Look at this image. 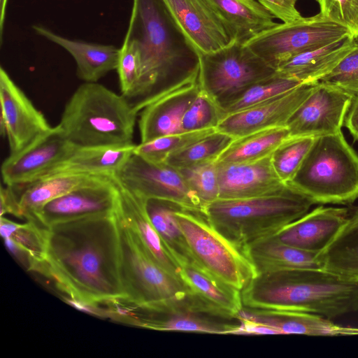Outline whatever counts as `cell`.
Here are the masks:
<instances>
[{
    "mask_svg": "<svg viewBox=\"0 0 358 358\" xmlns=\"http://www.w3.org/2000/svg\"><path fill=\"white\" fill-rule=\"evenodd\" d=\"M45 241L40 274L59 290L98 310L124 300L115 213L55 224L45 229Z\"/></svg>",
    "mask_w": 358,
    "mask_h": 358,
    "instance_id": "6da1fadb",
    "label": "cell"
},
{
    "mask_svg": "<svg viewBox=\"0 0 358 358\" xmlns=\"http://www.w3.org/2000/svg\"><path fill=\"white\" fill-rule=\"evenodd\" d=\"M126 36L135 43L139 55L138 89L132 103L138 113L199 77V54L176 28L161 0H133Z\"/></svg>",
    "mask_w": 358,
    "mask_h": 358,
    "instance_id": "7a4b0ae2",
    "label": "cell"
},
{
    "mask_svg": "<svg viewBox=\"0 0 358 358\" xmlns=\"http://www.w3.org/2000/svg\"><path fill=\"white\" fill-rule=\"evenodd\" d=\"M241 292L248 308L300 311L328 319L358 311V280L322 268L257 273Z\"/></svg>",
    "mask_w": 358,
    "mask_h": 358,
    "instance_id": "3957f363",
    "label": "cell"
},
{
    "mask_svg": "<svg viewBox=\"0 0 358 358\" xmlns=\"http://www.w3.org/2000/svg\"><path fill=\"white\" fill-rule=\"evenodd\" d=\"M138 113L122 94L84 83L66 102L57 124L74 147L134 145Z\"/></svg>",
    "mask_w": 358,
    "mask_h": 358,
    "instance_id": "277c9868",
    "label": "cell"
},
{
    "mask_svg": "<svg viewBox=\"0 0 358 358\" xmlns=\"http://www.w3.org/2000/svg\"><path fill=\"white\" fill-rule=\"evenodd\" d=\"M314 203L287 185L268 195L243 199H218L204 213L210 223L243 251L248 245L271 237L306 214Z\"/></svg>",
    "mask_w": 358,
    "mask_h": 358,
    "instance_id": "5b68a950",
    "label": "cell"
},
{
    "mask_svg": "<svg viewBox=\"0 0 358 358\" xmlns=\"http://www.w3.org/2000/svg\"><path fill=\"white\" fill-rule=\"evenodd\" d=\"M287 184L314 203H352L358 198V155L342 131L317 136Z\"/></svg>",
    "mask_w": 358,
    "mask_h": 358,
    "instance_id": "8992f818",
    "label": "cell"
},
{
    "mask_svg": "<svg viewBox=\"0 0 358 358\" xmlns=\"http://www.w3.org/2000/svg\"><path fill=\"white\" fill-rule=\"evenodd\" d=\"M119 241V271L124 299L134 307L155 305L193 291L183 279L157 264L115 210Z\"/></svg>",
    "mask_w": 358,
    "mask_h": 358,
    "instance_id": "52a82bcc",
    "label": "cell"
},
{
    "mask_svg": "<svg viewBox=\"0 0 358 358\" xmlns=\"http://www.w3.org/2000/svg\"><path fill=\"white\" fill-rule=\"evenodd\" d=\"M194 261L241 291L257 272L246 253L222 235L205 213L180 207L175 212Z\"/></svg>",
    "mask_w": 358,
    "mask_h": 358,
    "instance_id": "ba28073f",
    "label": "cell"
},
{
    "mask_svg": "<svg viewBox=\"0 0 358 358\" xmlns=\"http://www.w3.org/2000/svg\"><path fill=\"white\" fill-rule=\"evenodd\" d=\"M129 323L166 331L236 334L242 321L194 291L150 306H131Z\"/></svg>",
    "mask_w": 358,
    "mask_h": 358,
    "instance_id": "9c48e42d",
    "label": "cell"
},
{
    "mask_svg": "<svg viewBox=\"0 0 358 358\" xmlns=\"http://www.w3.org/2000/svg\"><path fill=\"white\" fill-rule=\"evenodd\" d=\"M199 56L201 90L222 109L252 85L276 72L246 45L233 41Z\"/></svg>",
    "mask_w": 358,
    "mask_h": 358,
    "instance_id": "30bf717a",
    "label": "cell"
},
{
    "mask_svg": "<svg viewBox=\"0 0 358 358\" xmlns=\"http://www.w3.org/2000/svg\"><path fill=\"white\" fill-rule=\"evenodd\" d=\"M346 38H355L348 28L330 21L320 13L292 22L278 23L245 45L275 69L295 55Z\"/></svg>",
    "mask_w": 358,
    "mask_h": 358,
    "instance_id": "8fae6325",
    "label": "cell"
},
{
    "mask_svg": "<svg viewBox=\"0 0 358 358\" xmlns=\"http://www.w3.org/2000/svg\"><path fill=\"white\" fill-rule=\"evenodd\" d=\"M115 177L123 186L144 199L168 200L183 208L204 213L205 205L179 169L165 162L153 163L134 153Z\"/></svg>",
    "mask_w": 358,
    "mask_h": 358,
    "instance_id": "7c38bea8",
    "label": "cell"
},
{
    "mask_svg": "<svg viewBox=\"0 0 358 358\" xmlns=\"http://www.w3.org/2000/svg\"><path fill=\"white\" fill-rule=\"evenodd\" d=\"M118 194L115 176H101L92 182L50 201L34 215L32 222L48 228L55 224L115 213Z\"/></svg>",
    "mask_w": 358,
    "mask_h": 358,
    "instance_id": "4fadbf2b",
    "label": "cell"
},
{
    "mask_svg": "<svg viewBox=\"0 0 358 358\" xmlns=\"http://www.w3.org/2000/svg\"><path fill=\"white\" fill-rule=\"evenodd\" d=\"M0 103L1 134L7 138L10 155L24 150L53 127L3 67Z\"/></svg>",
    "mask_w": 358,
    "mask_h": 358,
    "instance_id": "5bb4252c",
    "label": "cell"
},
{
    "mask_svg": "<svg viewBox=\"0 0 358 358\" xmlns=\"http://www.w3.org/2000/svg\"><path fill=\"white\" fill-rule=\"evenodd\" d=\"M352 96L317 82L288 120L290 136H320L341 131Z\"/></svg>",
    "mask_w": 358,
    "mask_h": 358,
    "instance_id": "9a60e30c",
    "label": "cell"
},
{
    "mask_svg": "<svg viewBox=\"0 0 358 358\" xmlns=\"http://www.w3.org/2000/svg\"><path fill=\"white\" fill-rule=\"evenodd\" d=\"M58 125L20 152L9 155L1 171L5 185L19 186L47 173L73 149Z\"/></svg>",
    "mask_w": 358,
    "mask_h": 358,
    "instance_id": "2e32d148",
    "label": "cell"
},
{
    "mask_svg": "<svg viewBox=\"0 0 358 358\" xmlns=\"http://www.w3.org/2000/svg\"><path fill=\"white\" fill-rule=\"evenodd\" d=\"M176 28L199 55L215 51L231 41L204 0H161Z\"/></svg>",
    "mask_w": 358,
    "mask_h": 358,
    "instance_id": "e0dca14e",
    "label": "cell"
},
{
    "mask_svg": "<svg viewBox=\"0 0 358 358\" xmlns=\"http://www.w3.org/2000/svg\"><path fill=\"white\" fill-rule=\"evenodd\" d=\"M316 83H303L269 101L227 115L216 130L236 138L268 128L285 127Z\"/></svg>",
    "mask_w": 358,
    "mask_h": 358,
    "instance_id": "ac0fdd59",
    "label": "cell"
},
{
    "mask_svg": "<svg viewBox=\"0 0 358 358\" xmlns=\"http://www.w3.org/2000/svg\"><path fill=\"white\" fill-rule=\"evenodd\" d=\"M217 163L219 199H243L271 194L287 184L276 174L271 155L240 163Z\"/></svg>",
    "mask_w": 358,
    "mask_h": 358,
    "instance_id": "d6986e66",
    "label": "cell"
},
{
    "mask_svg": "<svg viewBox=\"0 0 358 358\" xmlns=\"http://www.w3.org/2000/svg\"><path fill=\"white\" fill-rule=\"evenodd\" d=\"M201 87L199 77L185 83L143 108L138 113L141 143L178 134L182 119Z\"/></svg>",
    "mask_w": 358,
    "mask_h": 358,
    "instance_id": "ffe728a7",
    "label": "cell"
},
{
    "mask_svg": "<svg viewBox=\"0 0 358 358\" xmlns=\"http://www.w3.org/2000/svg\"><path fill=\"white\" fill-rule=\"evenodd\" d=\"M348 215L346 208L321 206L289 224L273 236L289 246L317 254L329 244Z\"/></svg>",
    "mask_w": 358,
    "mask_h": 358,
    "instance_id": "44dd1931",
    "label": "cell"
},
{
    "mask_svg": "<svg viewBox=\"0 0 358 358\" xmlns=\"http://www.w3.org/2000/svg\"><path fill=\"white\" fill-rule=\"evenodd\" d=\"M236 316L241 320L266 326L278 334L308 336H358V327L343 326L309 313L243 307Z\"/></svg>",
    "mask_w": 358,
    "mask_h": 358,
    "instance_id": "7402d4cb",
    "label": "cell"
},
{
    "mask_svg": "<svg viewBox=\"0 0 358 358\" xmlns=\"http://www.w3.org/2000/svg\"><path fill=\"white\" fill-rule=\"evenodd\" d=\"M117 183L115 211L149 257L169 273L182 278L181 266L169 254L148 217L145 208V199L126 188L118 180Z\"/></svg>",
    "mask_w": 358,
    "mask_h": 358,
    "instance_id": "603a6c76",
    "label": "cell"
},
{
    "mask_svg": "<svg viewBox=\"0 0 358 358\" xmlns=\"http://www.w3.org/2000/svg\"><path fill=\"white\" fill-rule=\"evenodd\" d=\"M38 35L59 45L74 59L77 76L84 83H97L117 67L120 49L113 45H103L65 38L41 25H34Z\"/></svg>",
    "mask_w": 358,
    "mask_h": 358,
    "instance_id": "cb8c5ba5",
    "label": "cell"
},
{
    "mask_svg": "<svg viewBox=\"0 0 358 358\" xmlns=\"http://www.w3.org/2000/svg\"><path fill=\"white\" fill-rule=\"evenodd\" d=\"M231 41L245 44L275 26V17L257 0H204Z\"/></svg>",
    "mask_w": 358,
    "mask_h": 358,
    "instance_id": "d4e9b609",
    "label": "cell"
},
{
    "mask_svg": "<svg viewBox=\"0 0 358 358\" xmlns=\"http://www.w3.org/2000/svg\"><path fill=\"white\" fill-rule=\"evenodd\" d=\"M356 43V39L346 38L299 53L281 62L275 70L302 83H317L338 65Z\"/></svg>",
    "mask_w": 358,
    "mask_h": 358,
    "instance_id": "484cf974",
    "label": "cell"
},
{
    "mask_svg": "<svg viewBox=\"0 0 358 358\" xmlns=\"http://www.w3.org/2000/svg\"><path fill=\"white\" fill-rule=\"evenodd\" d=\"M135 145L74 147L44 176L69 173L114 176L132 156Z\"/></svg>",
    "mask_w": 358,
    "mask_h": 358,
    "instance_id": "4316f807",
    "label": "cell"
},
{
    "mask_svg": "<svg viewBox=\"0 0 358 358\" xmlns=\"http://www.w3.org/2000/svg\"><path fill=\"white\" fill-rule=\"evenodd\" d=\"M101 176L59 173L38 178L24 185L13 187L17 192L22 216L32 221L35 214L50 201L89 183Z\"/></svg>",
    "mask_w": 358,
    "mask_h": 358,
    "instance_id": "83f0119b",
    "label": "cell"
},
{
    "mask_svg": "<svg viewBox=\"0 0 358 358\" xmlns=\"http://www.w3.org/2000/svg\"><path fill=\"white\" fill-rule=\"evenodd\" d=\"M317 259L320 268L358 280V207L329 244L317 253Z\"/></svg>",
    "mask_w": 358,
    "mask_h": 358,
    "instance_id": "f1b7e54d",
    "label": "cell"
},
{
    "mask_svg": "<svg viewBox=\"0 0 358 358\" xmlns=\"http://www.w3.org/2000/svg\"><path fill=\"white\" fill-rule=\"evenodd\" d=\"M244 252L257 273L295 268H320L317 253L289 246L274 236L248 245Z\"/></svg>",
    "mask_w": 358,
    "mask_h": 358,
    "instance_id": "f546056e",
    "label": "cell"
},
{
    "mask_svg": "<svg viewBox=\"0 0 358 358\" xmlns=\"http://www.w3.org/2000/svg\"><path fill=\"white\" fill-rule=\"evenodd\" d=\"M180 207L168 200L145 199V208L152 224L169 254L182 268L195 261L175 215Z\"/></svg>",
    "mask_w": 358,
    "mask_h": 358,
    "instance_id": "4dcf8cb0",
    "label": "cell"
},
{
    "mask_svg": "<svg viewBox=\"0 0 358 358\" xmlns=\"http://www.w3.org/2000/svg\"><path fill=\"white\" fill-rule=\"evenodd\" d=\"M181 277L194 292L226 311L236 315L243 307L241 291L222 281L196 262L182 267Z\"/></svg>",
    "mask_w": 358,
    "mask_h": 358,
    "instance_id": "1f68e13d",
    "label": "cell"
},
{
    "mask_svg": "<svg viewBox=\"0 0 358 358\" xmlns=\"http://www.w3.org/2000/svg\"><path fill=\"white\" fill-rule=\"evenodd\" d=\"M290 136L288 128L277 127L236 138L220 154L216 162L240 163L256 161L271 155Z\"/></svg>",
    "mask_w": 358,
    "mask_h": 358,
    "instance_id": "d6a6232c",
    "label": "cell"
},
{
    "mask_svg": "<svg viewBox=\"0 0 358 358\" xmlns=\"http://www.w3.org/2000/svg\"><path fill=\"white\" fill-rule=\"evenodd\" d=\"M301 84L299 80L276 71L271 76L252 85L238 98L222 109L224 117L279 96Z\"/></svg>",
    "mask_w": 358,
    "mask_h": 358,
    "instance_id": "836d02e7",
    "label": "cell"
},
{
    "mask_svg": "<svg viewBox=\"0 0 358 358\" xmlns=\"http://www.w3.org/2000/svg\"><path fill=\"white\" fill-rule=\"evenodd\" d=\"M234 138L215 130L196 142L171 154L164 161L177 169L196 164L216 162Z\"/></svg>",
    "mask_w": 358,
    "mask_h": 358,
    "instance_id": "e575fe53",
    "label": "cell"
},
{
    "mask_svg": "<svg viewBox=\"0 0 358 358\" xmlns=\"http://www.w3.org/2000/svg\"><path fill=\"white\" fill-rule=\"evenodd\" d=\"M315 138L310 136H289L271 154L273 167L283 182L287 184L294 176Z\"/></svg>",
    "mask_w": 358,
    "mask_h": 358,
    "instance_id": "d590c367",
    "label": "cell"
},
{
    "mask_svg": "<svg viewBox=\"0 0 358 358\" xmlns=\"http://www.w3.org/2000/svg\"><path fill=\"white\" fill-rule=\"evenodd\" d=\"M216 129L186 131L164 136L135 145L134 153L153 162L162 163L172 153L196 142Z\"/></svg>",
    "mask_w": 358,
    "mask_h": 358,
    "instance_id": "8d00e7d4",
    "label": "cell"
},
{
    "mask_svg": "<svg viewBox=\"0 0 358 358\" xmlns=\"http://www.w3.org/2000/svg\"><path fill=\"white\" fill-rule=\"evenodd\" d=\"M223 118L222 108L201 90L184 113L182 131L186 132L216 129Z\"/></svg>",
    "mask_w": 358,
    "mask_h": 358,
    "instance_id": "74e56055",
    "label": "cell"
},
{
    "mask_svg": "<svg viewBox=\"0 0 358 358\" xmlns=\"http://www.w3.org/2000/svg\"><path fill=\"white\" fill-rule=\"evenodd\" d=\"M184 179L205 205L219 199L216 162L196 164L178 169Z\"/></svg>",
    "mask_w": 358,
    "mask_h": 358,
    "instance_id": "f35d334b",
    "label": "cell"
},
{
    "mask_svg": "<svg viewBox=\"0 0 358 358\" xmlns=\"http://www.w3.org/2000/svg\"><path fill=\"white\" fill-rule=\"evenodd\" d=\"M45 229L30 221L25 224L18 223L8 238L29 256V271H38L45 260Z\"/></svg>",
    "mask_w": 358,
    "mask_h": 358,
    "instance_id": "ab89813d",
    "label": "cell"
},
{
    "mask_svg": "<svg viewBox=\"0 0 358 358\" xmlns=\"http://www.w3.org/2000/svg\"><path fill=\"white\" fill-rule=\"evenodd\" d=\"M121 94L131 103L135 100L139 84L140 60L135 43L125 36L120 48V56L116 69Z\"/></svg>",
    "mask_w": 358,
    "mask_h": 358,
    "instance_id": "60d3db41",
    "label": "cell"
},
{
    "mask_svg": "<svg viewBox=\"0 0 358 358\" xmlns=\"http://www.w3.org/2000/svg\"><path fill=\"white\" fill-rule=\"evenodd\" d=\"M319 82L352 96L358 95V42L351 51Z\"/></svg>",
    "mask_w": 358,
    "mask_h": 358,
    "instance_id": "b9f144b4",
    "label": "cell"
},
{
    "mask_svg": "<svg viewBox=\"0 0 358 358\" xmlns=\"http://www.w3.org/2000/svg\"><path fill=\"white\" fill-rule=\"evenodd\" d=\"M320 13L327 19L348 28L358 38V0H317Z\"/></svg>",
    "mask_w": 358,
    "mask_h": 358,
    "instance_id": "7bdbcfd3",
    "label": "cell"
},
{
    "mask_svg": "<svg viewBox=\"0 0 358 358\" xmlns=\"http://www.w3.org/2000/svg\"><path fill=\"white\" fill-rule=\"evenodd\" d=\"M274 17L289 23L303 17L296 8L297 0H257Z\"/></svg>",
    "mask_w": 358,
    "mask_h": 358,
    "instance_id": "ee69618b",
    "label": "cell"
},
{
    "mask_svg": "<svg viewBox=\"0 0 358 358\" xmlns=\"http://www.w3.org/2000/svg\"><path fill=\"white\" fill-rule=\"evenodd\" d=\"M1 217L9 213L22 218L19 196L12 186L1 187Z\"/></svg>",
    "mask_w": 358,
    "mask_h": 358,
    "instance_id": "f6af8a7d",
    "label": "cell"
},
{
    "mask_svg": "<svg viewBox=\"0 0 358 358\" xmlns=\"http://www.w3.org/2000/svg\"><path fill=\"white\" fill-rule=\"evenodd\" d=\"M344 125L355 140L358 141V95L352 98L345 118Z\"/></svg>",
    "mask_w": 358,
    "mask_h": 358,
    "instance_id": "bcb514c9",
    "label": "cell"
},
{
    "mask_svg": "<svg viewBox=\"0 0 358 358\" xmlns=\"http://www.w3.org/2000/svg\"><path fill=\"white\" fill-rule=\"evenodd\" d=\"M243 324L241 329L236 334L239 335H264V334H278L277 332L266 326H263L256 323L242 321Z\"/></svg>",
    "mask_w": 358,
    "mask_h": 358,
    "instance_id": "7dc6e473",
    "label": "cell"
},
{
    "mask_svg": "<svg viewBox=\"0 0 358 358\" xmlns=\"http://www.w3.org/2000/svg\"><path fill=\"white\" fill-rule=\"evenodd\" d=\"M8 0H0V34L1 43H2V35L6 15V9Z\"/></svg>",
    "mask_w": 358,
    "mask_h": 358,
    "instance_id": "c3c4849f",
    "label": "cell"
}]
</instances>
